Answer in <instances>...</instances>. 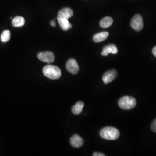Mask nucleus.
Listing matches in <instances>:
<instances>
[{
    "mask_svg": "<svg viewBox=\"0 0 156 156\" xmlns=\"http://www.w3.org/2000/svg\"><path fill=\"white\" fill-rule=\"evenodd\" d=\"M72 27H73L72 24L69 23V26H68V29H71V28H72Z\"/></svg>",
    "mask_w": 156,
    "mask_h": 156,
    "instance_id": "nucleus-21",
    "label": "nucleus"
},
{
    "mask_svg": "<svg viewBox=\"0 0 156 156\" xmlns=\"http://www.w3.org/2000/svg\"><path fill=\"white\" fill-rule=\"evenodd\" d=\"M57 20H58V22L59 23V24H60L62 30L64 31H67L68 30V26H69V24L68 19L58 17Z\"/></svg>",
    "mask_w": 156,
    "mask_h": 156,
    "instance_id": "nucleus-15",
    "label": "nucleus"
},
{
    "mask_svg": "<svg viewBox=\"0 0 156 156\" xmlns=\"http://www.w3.org/2000/svg\"><path fill=\"white\" fill-rule=\"evenodd\" d=\"M12 24L15 27H20L24 25L25 20L24 17L22 16L15 17L14 19H13Z\"/></svg>",
    "mask_w": 156,
    "mask_h": 156,
    "instance_id": "nucleus-12",
    "label": "nucleus"
},
{
    "mask_svg": "<svg viewBox=\"0 0 156 156\" xmlns=\"http://www.w3.org/2000/svg\"><path fill=\"white\" fill-rule=\"evenodd\" d=\"M109 33L108 32H102L100 33L96 34L93 37V41L96 43L101 42L108 37Z\"/></svg>",
    "mask_w": 156,
    "mask_h": 156,
    "instance_id": "nucleus-11",
    "label": "nucleus"
},
{
    "mask_svg": "<svg viewBox=\"0 0 156 156\" xmlns=\"http://www.w3.org/2000/svg\"><path fill=\"white\" fill-rule=\"evenodd\" d=\"M66 68L69 73L75 75L78 73L79 71V67L78 62L76 60L73 58H70L68 60L66 64Z\"/></svg>",
    "mask_w": 156,
    "mask_h": 156,
    "instance_id": "nucleus-6",
    "label": "nucleus"
},
{
    "mask_svg": "<svg viewBox=\"0 0 156 156\" xmlns=\"http://www.w3.org/2000/svg\"><path fill=\"white\" fill-rule=\"evenodd\" d=\"M11 38V33L9 30L4 31L1 35V41L2 42H6Z\"/></svg>",
    "mask_w": 156,
    "mask_h": 156,
    "instance_id": "nucleus-16",
    "label": "nucleus"
},
{
    "mask_svg": "<svg viewBox=\"0 0 156 156\" xmlns=\"http://www.w3.org/2000/svg\"><path fill=\"white\" fill-rule=\"evenodd\" d=\"M113 22V19L111 17H105L101 20L100 25L102 28H108L112 24Z\"/></svg>",
    "mask_w": 156,
    "mask_h": 156,
    "instance_id": "nucleus-13",
    "label": "nucleus"
},
{
    "mask_svg": "<svg viewBox=\"0 0 156 156\" xmlns=\"http://www.w3.org/2000/svg\"><path fill=\"white\" fill-rule=\"evenodd\" d=\"M70 143L73 147L79 148L83 145L84 140L79 135L75 134L71 138Z\"/></svg>",
    "mask_w": 156,
    "mask_h": 156,
    "instance_id": "nucleus-8",
    "label": "nucleus"
},
{
    "mask_svg": "<svg viewBox=\"0 0 156 156\" xmlns=\"http://www.w3.org/2000/svg\"><path fill=\"white\" fill-rule=\"evenodd\" d=\"M94 156H105V155L103 153H98V152H95L93 154Z\"/></svg>",
    "mask_w": 156,
    "mask_h": 156,
    "instance_id": "nucleus-18",
    "label": "nucleus"
},
{
    "mask_svg": "<svg viewBox=\"0 0 156 156\" xmlns=\"http://www.w3.org/2000/svg\"><path fill=\"white\" fill-rule=\"evenodd\" d=\"M118 52L117 47L113 44L107 45L103 48V51L101 53V55L103 56H107L108 54H117Z\"/></svg>",
    "mask_w": 156,
    "mask_h": 156,
    "instance_id": "nucleus-9",
    "label": "nucleus"
},
{
    "mask_svg": "<svg viewBox=\"0 0 156 156\" xmlns=\"http://www.w3.org/2000/svg\"><path fill=\"white\" fill-rule=\"evenodd\" d=\"M117 71L115 69L108 71L105 73L102 77V80L105 84L112 82L115 78L117 77Z\"/></svg>",
    "mask_w": 156,
    "mask_h": 156,
    "instance_id": "nucleus-7",
    "label": "nucleus"
},
{
    "mask_svg": "<svg viewBox=\"0 0 156 156\" xmlns=\"http://www.w3.org/2000/svg\"><path fill=\"white\" fill-rule=\"evenodd\" d=\"M119 106L124 110L133 109L136 105V100L134 97L130 96H124L122 97L118 102Z\"/></svg>",
    "mask_w": 156,
    "mask_h": 156,
    "instance_id": "nucleus-3",
    "label": "nucleus"
},
{
    "mask_svg": "<svg viewBox=\"0 0 156 156\" xmlns=\"http://www.w3.org/2000/svg\"><path fill=\"white\" fill-rule=\"evenodd\" d=\"M153 54L156 57V46L153 49Z\"/></svg>",
    "mask_w": 156,
    "mask_h": 156,
    "instance_id": "nucleus-19",
    "label": "nucleus"
},
{
    "mask_svg": "<svg viewBox=\"0 0 156 156\" xmlns=\"http://www.w3.org/2000/svg\"><path fill=\"white\" fill-rule=\"evenodd\" d=\"M131 26L136 31H140L143 28V19L140 15L137 14L132 19Z\"/></svg>",
    "mask_w": 156,
    "mask_h": 156,
    "instance_id": "nucleus-4",
    "label": "nucleus"
},
{
    "mask_svg": "<svg viewBox=\"0 0 156 156\" xmlns=\"http://www.w3.org/2000/svg\"><path fill=\"white\" fill-rule=\"evenodd\" d=\"M50 25H51V26H53V27H55V26H56V23H55V22L54 21H51V22H50Z\"/></svg>",
    "mask_w": 156,
    "mask_h": 156,
    "instance_id": "nucleus-20",
    "label": "nucleus"
},
{
    "mask_svg": "<svg viewBox=\"0 0 156 156\" xmlns=\"http://www.w3.org/2000/svg\"><path fill=\"white\" fill-rule=\"evenodd\" d=\"M100 136L103 139L113 140L119 138L120 133L117 128L112 127H106L101 130Z\"/></svg>",
    "mask_w": 156,
    "mask_h": 156,
    "instance_id": "nucleus-1",
    "label": "nucleus"
},
{
    "mask_svg": "<svg viewBox=\"0 0 156 156\" xmlns=\"http://www.w3.org/2000/svg\"><path fill=\"white\" fill-rule=\"evenodd\" d=\"M84 107V103L82 101H79L72 108V112L74 115H79L82 113Z\"/></svg>",
    "mask_w": 156,
    "mask_h": 156,
    "instance_id": "nucleus-14",
    "label": "nucleus"
},
{
    "mask_svg": "<svg viewBox=\"0 0 156 156\" xmlns=\"http://www.w3.org/2000/svg\"><path fill=\"white\" fill-rule=\"evenodd\" d=\"M151 129L153 132L156 133V119L151 125Z\"/></svg>",
    "mask_w": 156,
    "mask_h": 156,
    "instance_id": "nucleus-17",
    "label": "nucleus"
},
{
    "mask_svg": "<svg viewBox=\"0 0 156 156\" xmlns=\"http://www.w3.org/2000/svg\"><path fill=\"white\" fill-rule=\"evenodd\" d=\"M37 57L41 62H45L49 64L53 62L55 59V55L51 51L40 52L38 54Z\"/></svg>",
    "mask_w": 156,
    "mask_h": 156,
    "instance_id": "nucleus-5",
    "label": "nucleus"
},
{
    "mask_svg": "<svg viewBox=\"0 0 156 156\" xmlns=\"http://www.w3.org/2000/svg\"><path fill=\"white\" fill-rule=\"evenodd\" d=\"M43 73L46 77L55 80L61 77L62 71L60 69L56 66L47 65L43 69Z\"/></svg>",
    "mask_w": 156,
    "mask_h": 156,
    "instance_id": "nucleus-2",
    "label": "nucleus"
},
{
    "mask_svg": "<svg viewBox=\"0 0 156 156\" xmlns=\"http://www.w3.org/2000/svg\"><path fill=\"white\" fill-rule=\"evenodd\" d=\"M73 11L69 8H64L60 10L58 13V17L65 18V19H69L73 16Z\"/></svg>",
    "mask_w": 156,
    "mask_h": 156,
    "instance_id": "nucleus-10",
    "label": "nucleus"
}]
</instances>
